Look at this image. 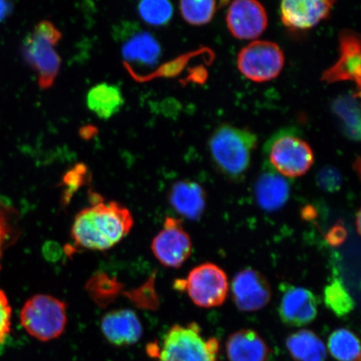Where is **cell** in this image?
<instances>
[{
    "label": "cell",
    "mask_w": 361,
    "mask_h": 361,
    "mask_svg": "<svg viewBox=\"0 0 361 361\" xmlns=\"http://www.w3.org/2000/svg\"><path fill=\"white\" fill-rule=\"evenodd\" d=\"M92 197V205L75 216L71 237L85 250H107L128 236L133 227V216L118 202H106L97 193Z\"/></svg>",
    "instance_id": "obj_1"
},
{
    "label": "cell",
    "mask_w": 361,
    "mask_h": 361,
    "mask_svg": "<svg viewBox=\"0 0 361 361\" xmlns=\"http://www.w3.org/2000/svg\"><path fill=\"white\" fill-rule=\"evenodd\" d=\"M258 144L250 130L222 125L209 139L212 159L221 173L230 179H240L250 168L252 152Z\"/></svg>",
    "instance_id": "obj_2"
},
{
    "label": "cell",
    "mask_w": 361,
    "mask_h": 361,
    "mask_svg": "<svg viewBox=\"0 0 361 361\" xmlns=\"http://www.w3.org/2000/svg\"><path fill=\"white\" fill-rule=\"evenodd\" d=\"M158 361H219L218 338H205L195 322L175 324L166 334Z\"/></svg>",
    "instance_id": "obj_3"
},
{
    "label": "cell",
    "mask_w": 361,
    "mask_h": 361,
    "mask_svg": "<svg viewBox=\"0 0 361 361\" xmlns=\"http://www.w3.org/2000/svg\"><path fill=\"white\" fill-rule=\"evenodd\" d=\"M269 165L284 178H299L314 164V153L308 142L295 129H283L274 134L264 147Z\"/></svg>",
    "instance_id": "obj_4"
},
{
    "label": "cell",
    "mask_w": 361,
    "mask_h": 361,
    "mask_svg": "<svg viewBox=\"0 0 361 361\" xmlns=\"http://www.w3.org/2000/svg\"><path fill=\"white\" fill-rule=\"evenodd\" d=\"M65 302L49 295H36L25 302L20 311V323L36 340L47 342L64 333L67 324Z\"/></svg>",
    "instance_id": "obj_5"
},
{
    "label": "cell",
    "mask_w": 361,
    "mask_h": 361,
    "mask_svg": "<svg viewBox=\"0 0 361 361\" xmlns=\"http://www.w3.org/2000/svg\"><path fill=\"white\" fill-rule=\"evenodd\" d=\"M175 287L186 290L193 303L202 308L222 305L229 290L227 274L218 265L211 263L198 265L185 281L176 282Z\"/></svg>",
    "instance_id": "obj_6"
},
{
    "label": "cell",
    "mask_w": 361,
    "mask_h": 361,
    "mask_svg": "<svg viewBox=\"0 0 361 361\" xmlns=\"http://www.w3.org/2000/svg\"><path fill=\"white\" fill-rule=\"evenodd\" d=\"M283 66V52L274 42H252L243 48L238 56V70L255 82H266L276 78Z\"/></svg>",
    "instance_id": "obj_7"
},
{
    "label": "cell",
    "mask_w": 361,
    "mask_h": 361,
    "mask_svg": "<svg viewBox=\"0 0 361 361\" xmlns=\"http://www.w3.org/2000/svg\"><path fill=\"white\" fill-rule=\"evenodd\" d=\"M152 250L165 267L178 269L192 254V241L185 231L182 221L168 216L164 228L153 238Z\"/></svg>",
    "instance_id": "obj_8"
},
{
    "label": "cell",
    "mask_w": 361,
    "mask_h": 361,
    "mask_svg": "<svg viewBox=\"0 0 361 361\" xmlns=\"http://www.w3.org/2000/svg\"><path fill=\"white\" fill-rule=\"evenodd\" d=\"M229 32L238 39L259 38L267 28L265 8L255 0H238L231 4L226 16Z\"/></svg>",
    "instance_id": "obj_9"
},
{
    "label": "cell",
    "mask_w": 361,
    "mask_h": 361,
    "mask_svg": "<svg viewBox=\"0 0 361 361\" xmlns=\"http://www.w3.org/2000/svg\"><path fill=\"white\" fill-rule=\"evenodd\" d=\"M232 295L238 310L252 312L264 308L269 303L272 291L263 274L254 269L247 268L233 278Z\"/></svg>",
    "instance_id": "obj_10"
},
{
    "label": "cell",
    "mask_w": 361,
    "mask_h": 361,
    "mask_svg": "<svg viewBox=\"0 0 361 361\" xmlns=\"http://www.w3.org/2000/svg\"><path fill=\"white\" fill-rule=\"evenodd\" d=\"M340 57L331 67L324 72L322 80L328 84L351 81L360 92L361 74V45L357 33L350 30L340 35Z\"/></svg>",
    "instance_id": "obj_11"
},
{
    "label": "cell",
    "mask_w": 361,
    "mask_h": 361,
    "mask_svg": "<svg viewBox=\"0 0 361 361\" xmlns=\"http://www.w3.org/2000/svg\"><path fill=\"white\" fill-rule=\"evenodd\" d=\"M279 314L287 326H305L317 317V298L307 288L286 286L279 304Z\"/></svg>",
    "instance_id": "obj_12"
},
{
    "label": "cell",
    "mask_w": 361,
    "mask_h": 361,
    "mask_svg": "<svg viewBox=\"0 0 361 361\" xmlns=\"http://www.w3.org/2000/svg\"><path fill=\"white\" fill-rule=\"evenodd\" d=\"M23 56L37 72L39 87L51 88L60 71L61 57L55 49L33 34L27 35L23 42Z\"/></svg>",
    "instance_id": "obj_13"
},
{
    "label": "cell",
    "mask_w": 361,
    "mask_h": 361,
    "mask_svg": "<svg viewBox=\"0 0 361 361\" xmlns=\"http://www.w3.org/2000/svg\"><path fill=\"white\" fill-rule=\"evenodd\" d=\"M334 4L327 0H284L281 4V21L293 30H310L327 19Z\"/></svg>",
    "instance_id": "obj_14"
},
{
    "label": "cell",
    "mask_w": 361,
    "mask_h": 361,
    "mask_svg": "<svg viewBox=\"0 0 361 361\" xmlns=\"http://www.w3.org/2000/svg\"><path fill=\"white\" fill-rule=\"evenodd\" d=\"M118 34L123 39L121 53L129 65H141L152 67L157 64L161 55V48L154 36L147 31H137L132 26H123Z\"/></svg>",
    "instance_id": "obj_15"
},
{
    "label": "cell",
    "mask_w": 361,
    "mask_h": 361,
    "mask_svg": "<svg viewBox=\"0 0 361 361\" xmlns=\"http://www.w3.org/2000/svg\"><path fill=\"white\" fill-rule=\"evenodd\" d=\"M101 329L106 341L115 346L135 344L142 336L141 320L133 310H112L102 319Z\"/></svg>",
    "instance_id": "obj_16"
},
{
    "label": "cell",
    "mask_w": 361,
    "mask_h": 361,
    "mask_svg": "<svg viewBox=\"0 0 361 361\" xmlns=\"http://www.w3.org/2000/svg\"><path fill=\"white\" fill-rule=\"evenodd\" d=\"M290 195V183L268 164V169L259 175L255 186V196L259 207L268 212L278 211L286 204Z\"/></svg>",
    "instance_id": "obj_17"
},
{
    "label": "cell",
    "mask_w": 361,
    "mask_h": 361,
    "mask_svg": "<svg viewBox=\"0 0 361 361\" xmlns=\"http://www.w3.org/2000/svg\"><path fill=\"white\" fill-rule=\"evenodd\" d=\"M169 200L170 204L183 218L198 220L204 213L207 195L200 184L192 180H178L171 188Z\"/></svg>",
    "instance_id": "obj_18"
},
{
    "label": "cell",
    "mask_w": 361,
    "mask_h": 361,
    "mask_svg": "<svg viewBox=\"0 0 361 361\" xmlns=\"http://www.w3.org/2000/svg\"><path fill=\"white\" fill-rule=\"evenodd\" d=\"M226 351L230 361H267L270 353L263 338L252 329H247L228 337Z\"/></svg>",
    "instance_id": "obj_19"
},
{
    "label": "cell",
    "mask_w": 361,
    "mask_h": 361,
    "mask_svg": "<svg viewBox=\"0 0 361 361\" xmlns=\"http://www.w3.org/2000/svg\"><path fill=\"white\" fill-rule=\"evenodd\" d=\"M89 109L99 118L109 119L119 112L124 104L121 90L116 85L102 83L89 90L87 97Z\"/></svg>",
    "instance_id": "obj_20"
},
{
    "label": "cell",
    "mask_w": 361,
    "mask_h": 361,
    "mask_svg": "<svg viewBox=\"0 0 361 361\" xmlns=\"http://www.w3.org/2000/svg\"><path fill=\"white\" fill-rule=\"evenodd\" d=\"M286 346L295 361H326V346L317 335L309 329L292 334L286 340Z\"/></svg>",
    "instance_id": "obj_21"
},
{
    "label": "cell",
    "mask_w": 361,
    "mask_h": 361,
    "mask_svg": "<svg viewBox=\"0 0 361 361\" xmlns=\"http://www.w3.org/2000/svg\"><path fill=\"white\" fill-rule=\"evenodd\" d=\"M328 348L338 361H360V346L357 336L349 329L341 328L329 338Z\"/></svg>",
    "instance_id": "obj_22"
},
{
    "label": "cell",
    "mask_w": 361,
    "mask_h": 361,
    "mask_svg": "<svg viewBox=\"0 0 361 361\" xmlns=\"http://www.w3.org/2000/svg\"><path fill=\"white\" fill-rule=\"evenodd\" d=\"M354 94L352 97H343L337 99L334 103L333 109L341 119L343 128L351 139L357 140L360 137V107L355 101Z\"/></svg>",
    "instance_id": "obj_23"
},
{
    "label": "cell",
    "mask_w": 361,
    "mask_h": 361,
    "mask_svg": "<svg viewBox=\"0 0 361 361\" xmlns=\"http://www.w3.org/2000/svg\"><path fill=\"white\" fill-rule=\"evenodd\" d=\"M324 303L338 317L349 314L355 309V301L344 283L338 279L329 283L324 288Z\"/></svg>",
    "instance_id": "obj_24"
},
{
    "label": "cell",
    "mask_w": 361,
    "mask_h": 361,
    "mask_svg": "<svg viewBox=\"0 0 361 361\" xmlns=\"http://www.w3.org/2000/svg\"><path fill=\"white\" fill-rule=\"evenodd\" d=\"M180 10L188 24L200 26L213 20L216 3L213 0H185L180 3Z\"/></svg>",
    "instance_id": "obj_25"
},
{
    "label": "cell",
    "mask_w": 361,
    "mask_h": 361,
    "mask_svg": "<svg viewBox=\"0 0 361 361\" xmlns=\"http://www.w3.org/2000/svg\"><path fill=\"white\" fill-rule=\"evenodd\" d=\"M140 16L149 25L164 26L173 16V6L165 0H145L138 4Z\"/></svg>",
    "instance_id": "obj_26"
},
{
    "label": "cell",
    "mask_w": 361,
    "mask_h": 361,
    "mask_svg": "<svg viewBox=\"0 0 361 361\" xmlns=\"http://www.w3.org/2000/svg\"><path fill=\"white\" fill-rule=\"evenodd\" d=\"M89 170L84 164H75L73 168L68 170L63 176L61 185L64 187L63 191V202L68 203L73 197L74 193L89 180Z\"/></svg>",
    "instance_id": "obj_27"
},
{
    "label": "cell",
    "mask_w": 361,
    "mask_h": 361,
    "mask_svg": "<svg viewBox=\"0 0 361 361\" xmlns=\"http://www.w3.org/2000/svg\"><path fill=\"white\" fill-rule=\"evenodd\" d=\"M316 182L322 190L336 192L340 190L342 185V176L336 168L326 166L318 173Z\"/></svg>",
    "instance_id": "obj_28"
},
{
    "label": "cell",
    "mask_w": 361,
    "mask_h": 361,
    "mask_svg": "<svg viewBox=\"0 0 361 361\" xmlns=\"http://www.w3.org/2000/svg\"><path fill=\"white\" fill-rule=\"evenodd\" d=\"M12 309L8 297L0 290V345L6 341L11 331Z\"/></svg>",
    "instance_id": "obj_29"
},
{
    "label": "cell",
    "mask_w": 361,
    "mask_h": 361,
    "mask_svg": "<svg viewBox=\"0 0 361 361\" xmlns=\"http://www.w3.org/2000/svg\"><path fill=\"white\" fill-rule=\"evenodd\" d=\"M36 37L42 39L51 47L61 42L62 34L51 21L42 20L35 27L33 33Z\"/></svg>",
    "instance_id": "obj_30"
},
{
    "label": "cell",
    "mask_w": 361,
    "mask_h": 361,
    "mask_svg": "<svg viewBox=\"0 0 361 361\" xmlns=\"http://www.w3.org/2000/svg\"><path fill=\"white\" fill-rule=\"evenodd\" d=\"M11 235V224L8 222L6 212L0 207V259H1L4 248L6 247L7 242L10 240ZM0 269H1V265H0Z\"/></svg>",
    "instance_id": "obj_31"
},
{
    "label": "cell",
    "mask_w": 361,
    "mask_h": 361,
    "mask_svg": "<svg viewBox=\"0 0 361 361\" xmlns=\"http://www.w3.org/2000/svg\"><path fill=\"white\" fill-rule=\"evenodd\" d=\"M347 237V231L344 226L337 224L327 233L326 240L331 246H340Z\"/></svg>",
    "instance_id": "obj_32"
},
{
    "label": "cell",
    "mask_w": 361,
    "mask_h": 361,
    "mask_svg": "<svg viewBox=\"0 0 361 361\" xmlns=\"http://www.w3.org/2000/svg\"><path fill=\"white\" fill-rule=\"evenodd\" d=\"M98 133V129L96 126L88 125L83 126L80 129V137L84 140H90L96 137Z\"/></svg>",
    "instance_id": "obj_33"
},
{
    "label": "cell",
    "mask_w": 361,
    "mask_h": 361,
    "mask_svg": "<svg viewBox=\"0 0 361 361\" xmlns=\"http://www.w3.org/2000/svg\"><path fill=\"white\" fill-rule=\"evenodd\" d=\"M12 4L8 2L0 1V20L6 19L11 12Z\"/></svg>",
    "instance_id": "obj_34"
},
{
    "label": "cell",
    "mask_w": 361,
    "mask_h": 361,
    "mask_svg": "<svg viewBox=\"0 0 361 361\" xmlns=\"http://www.w3.org/2000/svg\"><path fill=\"white\" fill-rule=\"evenodd\" d=\"M303 216H305L307 219H313L314 216V210L311 207H307L303 211Z\"/></svg>",
    "instance_id": "obj_35"
},
{
    "label": "cell",
    "mask_w": 361,
    "mask_h": 361,
    "mask_svg": "<svg viewBox=\"0 0 361 361\" xmlns=\"http://www.w3.org/2000/svg\"><path fill=\"white\" fill-rule=\"evenodd\" d=\"M360 214L359 212V213L357 214V219H356V224H357V230H358L359 233H360Z\"/></svg>",
    "instance_id": "obj_36"
}]
</instances>
